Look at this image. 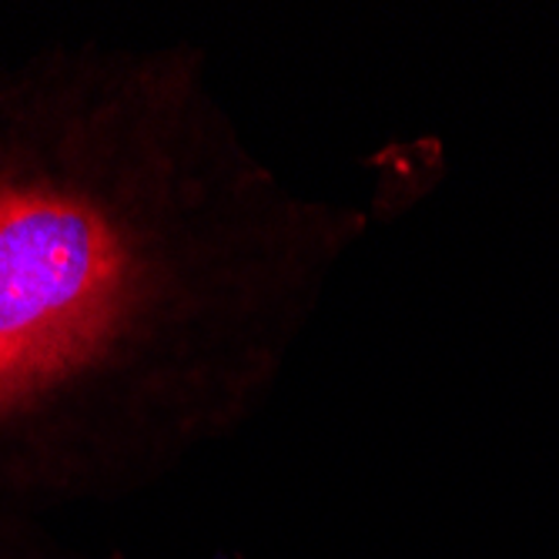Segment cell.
Masks as SVG:
<instances>
[{
    "label": "cell",
    "instance_id": "1",
    "mask_svg": "<svg viewBox=\"0 0 559 559\" xmlns=\"http://www.w3.org/2000/svg\"><path fill=\"white\" fill-rule=\"evenodd\" d=\"M366 225L248 141L185 40L0 68V516L134 492L245 429Z\"/></svg>",
    "mask_w": 559,
    "mask_h": 559
},
{
    "label": "cell",
    "instance_id": "2",
    "mask_svg": "<svg viewBox=\"0 0 559 559\" xmlns=\"http://www.w3.org/2000/svg\"><path fill=\"white\" fill-rule=\"evenodd\" d=\"M21 520L24 516H0V559H78L64 549H55V543L37 539Z\"/></svg>",
    "mask_w": 559,
    "mask_h": 559
}]
</instances>
